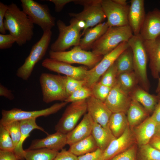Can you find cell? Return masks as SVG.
<instances>
[{"label":"cell","instance_id":"40","mask_svg":"<svg viewBox=\"0 0 160 160\" xmlns=\"http://www.w3.org/2000/svg\"><path fill=\"white\" fill-rule=\"evenodd\" d=\"M3 126L8 131L15 148L19 143L21 137L20 121H14Z\"/></svg>","mask_w":160,"mask_h":160},{"label":"cell","instance_id":"45","mask_svg":"<svg viewBox=\"0 0 160 160\" xmlns=\"http://www.w3.org/2000/svg\"><path fill=\"white\" fill-rule=\"evenodd\" d=\"M8 8V5L0 2V32L2 34H6L4 25V18Z\"/></svg>","mask_w":160,"mask_h":160},{"label":"cell","instance_id":"18","mask_svg":"<svg viewBox=\"0 0 160 160\" xmlns=\"http://www.w3.org/2000/svg\"><path fill=\"white\" fill-rule=\"evenodd\" d=\"M140 35L144 40H153L160 36V10L156 8L146 14Z\"/></svg>","mask_w":160,"mask_h":160},{"label":"cell","instance_id":"5","mask_svg":"<svg viewBox=\"0 0 160 160\" xmlns=\"http://www.w3.org/2000/svg\"><path fill=\"white\" fill-rule=\"evenodd\" d=\"M52 32H43L40 39L32 47L28 56L23 64L17 69L16 75L23 80L27 81L30 77L36 64L45 56L51 40Z\"/></svg>","mask_w":160,"mask_h":160},{"label":"cell","instance_id":"23","mask_svg":"<svg viewBox=\"0 0 160 160\" xmlns=\"http://www.w3.org/2000/svg\"><path fill=\"white\" fill-rule=\"evenodd\" d=\"M36 119H31L20 121L21 130L20 141L14 151L19 160H24L25 151L23 149V144L26 139L30 136V134L33 130L38 129L47 134L48 133L42 127L38 126L36 122Z\"/></svg>","mask_w":160,"mask_h":160},{"label":"cell","instance_id":"33","mask_svg":"<svg viewBox=\"0 0 160 160\" xmlns=\"http://www.w3.org/2000/svg\"><path fill=\"white\" fill-rule=\"evenodd\" d=\"M137 81L134 71L122 73L117 76V83L122 89L129 94L132 91Z\"/></svg>","mask_w":160,"mask_h":160},{"label":"cell","instance_id":"30","mask_svg":"<svg viewBox=\"0 0 160 160\" xmlns=\"http://www.w3.org/2000/svg\"><path fill=\"white\" fill-rule=\"evenodd\" d=\"M127 112L128 124L132 127L140 123L148 115L146 110L139 103L132 100Z\"/></svg>","mask_w":160,"mask_h":160},{"label":"cell","instance_id":"29","mask_svg":"<svg viewBox=\"0 0 160 160\" xmlns=\"http://www.w3.org/2000/svg\"><path fill=\"white\" fill-rule=\"evenodd\" d=\"M93 137H88L70 146L68 151L77 157L93 151L98 148Z\"/></svg>","mask_w":160,"mask_h":160},{"label":"cell","instance_id":"4","mask_svg":"<svg viewBox=\"0 0 160 160\" xmlns=\"http://www.w3.org/2000/svg\"><path fill=\"white\" fill-rule=\"evenodd\" d=\"M101 1L102 0H75L74 1L75 4L84 7L83 10L80 12L68 13L73 18L85 23V27L83 30L81 36L87 29L103 22L106 18L102 7Z\"/></svg>","mask_w":160,"mask_h":160},{"label":"cell","instance_id":"10","mask_svg":"<svg viewBox=\"0 0 160 160\" xmlns=\"http://www.w3.org/2000/svg\"><path fill=\"white\" fill-rule=\"evenodd\" d=\"M67 103L65 102L56 103L49 108L38 111H26L16 108L9 110H2L0 124L4 125L14 121L36 119L41 116H47L56 113Z\"/></svg>","mask_w":160,"mask_h":160},{"label":"cell","instance_id":"35","mask_svg":"<svg viewBox=\"0 0 160 160\" xmlns=\"http://www.w3.org/2000/svg\"><path fill=\"white\" fill-rule=\"evenodd\" d=\"M117 73L114 63L103 74L99 81L101 84L112 88L117 83Z\"/></svg>","mask_w":160,"mask_h":160},{"label":"cell","instance_id":"15","mask_svg":"<svg viewBox=\"0 0 160 160\" xmlns=\"http://www.w3.org/2000/svg\"><path fill=\"white\" fill-rule=\"evenodd\" d=\"M132 99L117 83L112 88L104 103L112 113H126Z\"/></svg>","mask_w":160,"mask_h":160},{"label":"cell","instance_id":"31","mask_svg":"<svg viewBox=\"0 0 160 160\" xmlns=\"http://www.w3.org/2000/svg\"><path fill=\"white\" fill-rule=\"evenodd\" d=\"M115 63L118 75L122 73L134 71L133 54L129 47L119 55Z\"/></svg>","mask_w":160,"mask_h":160},{"label":"cell","instance_id":"49","mask_svg":"<svg viewBox=\"0 0 160 160\" xmlns=\"http://www.w3.org/2000/svg\"><path fill=\"white\" fill-rule=\"evenodd\" d=\"M151 116L156 122L157 125L160 124V100L156 106Z\"/></svg>","mask_w":160,"mask_h":160},{"label":"cell","instance_id":"7","mask_svg":"<svg viewBox=\"0 0 160 160\" xmlns=\"http://www.w3.org/2000/svg\"><path fill=\"white\" fill-rule=\"evenodd\" d=\"M56 23L59 34L56 40L51 44L50 50L55 52H63L72 46H79L81 30L77 26L75 19L72 18L68 25L60 20L57 21Z\"/></svg>","mask_w":160,"mask_h":160},{"label":"cell","instance_id":"27","mask_svg":"<svg viewBox=\"0 0 160 160\" xmlns=\"http://www.w3.org/2000/svg\"><path fill=\"white\" fill-rule=\"evenodd\" d=\"M130 96L132 100L142 104L147 111L151 112L154 111L157 101L156 97L139 88L132 91Z\"/></svg>","mask_w":160,"mask_h":160},{"label":"cell","instance_id":"47","mask_svg":"<svg viewBox=\"0 0 160 160\" xmlns=\"http://www.w3.org/2000/svg\"><path fill=\"white\" fill-rule=\"evenodd\" d=\"M74 0H48L54 3L55 6V10L57 12H61L64 7L67 4L73 2Z\"/></svg>","mask_w":160,"mask_h":160},{"label":"cell","instance_id":"3","mask_svg":"<svg viewBox=\"0 0 160 160\" xmlns=\"http://www.w3.org/2000/svg\"><path fill=\"white\" fill-rule=\"evenodd\" d=\"M128 42L132 51L134 72L137 81L147 91L149 88L147 71L148 55L144 40L140 34L133 35Z\"/></svg>","mask_w":160,"mask_h":160},{"label":"cell","instance_id":"14","mask_svg":"<svg viewBox=\"0 0 160 160\" xmlns=\"http://www.w3.org/2000/svg\"><path fill=\"white\" fill-rule=\"evenodd\" d=\"M41 64L43 67L50 71L79 80H84L88 70L85 66H73L50 58L45 59Z\"/></svg>","mask_w":160,"mask_h":160},{"label":"cell","instance_id":"20","mask_svg":"<svg viewBox=\"0 0 160 160\" xmlns=\"http://www.w3.org/2000/svg\"><path fill=\"white\" fill-rule=\"evenodd\" d=\"M128 13L129 25L134 35L140 34L141 29L145 18L144 0H131Z\"/></svg>","mask_w":160,"mask_h":160},{"label":"cell","instance_id":"37","mask_svg":"<svg viewBox=\"0 0 160 160\" xmlns=\"http://www.w3.org/2000/svg\"><path fill=\"white\" fill-rule=\"evenodd\" d=\"M92 96V94L91 88L84 86L74 92L67 98L65 102L68 103L86 100Z\"/></svg>","mask_w":160,"mask_h":160},{"label":"cell","instance_id":"19","mask_svg":"<svg viewBox=\"0 0 160 160\" xmlns=\"http://www.w3.org/2000/svg\"><path fill=\"white\" fill-rule=\"evenodd\" d=\"M67 134L56 132L52 134H47L44 138L33 140L27 149L45 148L59 152L67 144Z\"/></svg>","mask_w":160,"mask_h":160},{"label":"cell","instance_id":"44","mask_svg":"<svg viewBox=\"0 0 160 160\" xmlns=\"http://www.w3.org/2000/svg\"><path fill=\"white\" fill-rule=\"evenodd\" d=\"M103 151L98 148L95 151L78 157V160H99Z\"/></svg>","mask_w":160,"mask_h":160},{"label":"cell","instance_id":"24","mask_svg":"<svg viewBox=\"0 0 160 160\" xmlns=\"http://www.w3.org/2000/svg\"><path fill=\"white\" fill-rule=\"evenodd\" d=\"M157 124L151 116L147 118L135 130V138L140 146L149 143L155 135Z\"/></svg>","mask_w":160,"mask_h":160},{"label":"cell","instance_id":"17","mask_svg":"<svg viewBox=\"0 0 160 160\" xmlns=\"http://www.w3.org/2000/svg\"><path fill=\"white\" fill-rule=\"evenodd\" d=\"M134 141L132 133L129 126L119 137L113 140L104 150L99 160H109L125 151Z\"/></svg>","mask_w":160,"mask_h":160},{"label":"cell","instance_id":"26","mask_svg":"<svg viewBox=\"0 0 160 160\" xmlns=\"http://www.w3.org/2000/svg\"><path fill=\"white\" fill-rule=\"evenodd\" d=\"M91 135L99 148L105 150L111 142L116 138L109 132L98 123L93 122Z\"/></svg>","mask_w":160,"mask_h":160},{"label":"cell","instance_id":"8","mask_svg":"<svg viewBox=\"0 0 160 160\" xmlns=\"http://www.w3.org/2000/svg\"><path fill=\"white\" fill-rule=\"evenodd\" d=\"M23 10L33 24L39 26L43 32L51 30L55 25V18L48 6L33 0H21Z\"/></svg>","mask_w":160,"mask_h":160},{"label":"cell","instance_id":"21","mask_svg":"<svg viewBox=\"0 0 160 160\" xmlns=\"http://www.w3.org/2000/svg\"><path fill=\"white\" fill-rule=\"evenodd\" d=\"M93 121L89 114L85 113L80 123L67 134V143L69 146L91 135Z\"/></svg>","mask_w":160,"mask_h":160},{"label":"cell","instance_id":"41","mask_svg":"<svg viewBox=\"0 0 160 160\" xmlns=\"http://www.w3.org/2000/svg\"><path fill=\"white\" fill-rule=\"evenodd\" d=\"M109 160H137L136 148L134 146L130 147Z\"/></svg>","mask_w":160,"mask_h":160},{"label":"cell","instance_id":"50","mask_svg":"<svg viewBox=\"0 0 160 160\" xmlns=\"http://www.w3.org/2000/svg\"><path fill=\"white\" fill-rule=\"evenodd\" d=\"M149 144L160 151V137L154 135L151 140Z\"/></svg>","mask_w":160,"mask_h":160},{"label":"cell","instance_id":"38","mask_svg":"<svg viewBox=\"0 0 160 160\" xmlns=\"http://www.w3.org/2000/svg\"><path fill=\"white\" fill-rule=\"evenodd\" d=\"M92 96L104 102L112 88L103 84L99 81L93 84L90 88Z\"/></svg>","mask_w":160,"mask_h":160},{"label":"cell","instance_id":"42","mask_svg":"<svg viewBox=\"0 0 160 160\" xmlns=\"http://www.w3.org/2000/svg\"><path fill=\"white\" fill-rule=\"evenodd\" d=\"M16 42L15 38L10 34H0V49H4L11 47Z\"/></svg>","mask_w":160,"mask_h":160},{"label":"cell","instance_id":"2","mask_svg":"<svg viewBox=\"0 0 160 160\" xmlns=\"http://www.w3.org/2000/svg\"><path fill=\"white\" fill-rule=\"evenodd\" d=\"M133 35L129 25L109 27L105 33L93 44L92 51L97 55L104 56L122 43L128 42Z\"/></svg>","mask_w":160,"mask_h":160},{"label":"cell","instance_id":"6","mask_svg":"<svg viewBox=\"0 0 160 160\" xmlns=\"http://www.w3.org/2000/svg\"><path fill=\"white\" fill-rule=\"evenodd\" d=\"M49 55V58L54 60L69 64H82L89 69L96 66L103 57L83 50L79 46H74L68 51L55 52L50 50Z\"/></svg>","mask_w":160,"mask_h":160},{"label":"cell","instance_id":"28","mask_svg":"<svg viewBox=\"0 0 160 160\" xmlns=\"http://www.w3.org/2000/svg\"><path fill=\"white\" fill-rule=\"evenodd\" d=\"M125 113H112L109 120L108 126L112 133L116 138L121 136L128 126Z\"/></svg>","mask_w":160,"mask_h":160},{"label":"cell","instance_id":"11","mask_svg":"<svg viewBox=\"0 0 160 160\" xmlns=\"http://www.w3.org/2000/svg\"><path fill=\"white\" fill-rule=\"evenodd\" d=\"M87 111L86 100L71 103L55 126L56 132L67 134L75 127L79 119Z\"/></svg>","mask_w":160,"mask_h":160},{"label":"cell","instance_id":"25","mask_svg":"<svg viewBox=\"0 0 160 160\" xmlns=\"http://www.w3.org/2000/svg\"><path fill=\"white\" fill-rule=\"evenodd\" d=\"M109 26L107 22L100 23L87 29L81 39L79 46L83 49H91L93 44L106 31Z\"/></svg>","mask_w":160,"mask_h":160},{"label":"cell","instance_id":"43","mask_svg":"<svg viewBox=\"0 0 160 160\" xmlns=\"http://www.w3.org/2000/svg\"><path fill=\"white\" fill-rule=\"evenodd\" d=\"M53 160H78V157L68 150L63 149L58 152Z\"/></svg>","mask_w":160,"mask_h":160},{"label":"cell","instance_id":"32","mask_svg":"<svg viewBox=\"0 0 160 160\" xmlns=\"http://www.w3.org/2000/svg\"><path fill=\"white\" fill-rule=\"evenodd\" d=\"M25 151V160H53L58 152L45 148Z\"/></svg>","mask_w":160,"mask_h":160},{"label":"cell","instance_id":"39","mask_svg":"<svg viewBox=\"0 0 160 160\" xmlns=\"http://www.w3.org/2000/svg\"><path fill=\"white\" fill-rule=\"evenodd\" d=\"M61 77L68 97L76 90L85 86L84 80H77L65 76H61Z\"/></svg>","mask_w":160,"mask_h":160},{"label":"cell","instance_id":"53","mask_svg":"<svg viewBox=\"0 0 160 160\" xmlns=\"http://www.w3.org/2000/svg\"><path fill=\"white\" fill-rule=\"evenodd\" d=\"M156 92H160V77H159V81L158 84Z\"/></svg>","mask_w":160,"mask_h":160},{"label":"cell","instance_id":"16","mask_svg":"<svg viewBox=\"0 0 160 160\" xmlns=\"http://www.w3.org/2000/svg\"><path fill=\"white\" fill-rule=\"evenodd\" d=\"M86 102L87 113L89 114L93 121L111 132L109 127L108 123L112 113L104 102L93 96L87 98Z\"/></svg>","mask_w":160,"mask_h":160},{"label":"cell","instance_id":"48","mask_svg":"<svg viewBox=\"0 0 160 160\" xmlns=\"http://www.w3.org/2000/svg\"><path fill=\"white\" fill-rule=\"evenodd\" d=\"M0 96L12 100L14 98V96L12 91L8 89L1 84H0Z\"/></svg>","mask_w":160,"mask_h":160},{"label":"cell","instance_id":"9","mask_svg":"<svg viewBox=\"0 0 160 160\" xmlns=\"http://www.w3.org/2000/svg\"><path fill=\"white\" fill-rule=\"evenodd\" d=\"M39 80L44 103H48L55 101L65 102L68 97L61 75L42 73Z\"/></svg>","mask_w":160,"mask_h":160},{"label":"cell","instance_id":"34","mask_svg":"<svg viewBox=\"0 0 160 160\" xmlns=\"http://www.w3.org/2000/svg\"><path fill=\"white\" fill-rule=\"evenodd\" d=\"M139 160H160V151L149 143L140 146Z\"/></svg>","mask_w":160,"mask_h":160},{"label":"cell","instance_id":"36","mask_svg":"<svg viewBox=\"0 0 160 160\" xmlns=\"http://www.w3.org/2000/svg\"><path fill=\"white\" fill-rule=\"evenodd\" d=\"M15 148L8 131L0 124V150L14 151Z\"/></svg>","mask_w":160,"mask_h":160},{"label":"cell","instance_id":"13","mask_svg":"<svg viewBox=\"0 0 160 160\" xmlns=\"http://www.w3.org/2000/svg\"><path fill=\"white\" fill-rule=\"evenodd\" d=\"M101 4L109 27L129 25V5H121L114 0H102Z\"/></svg>","mask_w":160,"mask_h":160},{"label":"cell","instance_id":"46","mask_svg":"<svg viewBox=\"0 0 160 160\" xmlns=\"http://www.w3.org/2000/svg\"><path fill=\"white\" fill-rule=\"evenodd\" d=\"M0 160H19L14 151L0 150Z\"/></svg>","mask_w":160,"mask_h":160},{"label":"cell","instance_id":"52","mask_svg":"<svg viewBox=\"0 0 160 160\" xmlns=\"http://www.w3.org/2000/svg\"><path fill=\"white\" fill-rule=\"evenodd\" d=\"M155 135L160 137V124L157 125Z\"/></svg>","mask_w":160,"mask_h":160},{"label":"cell","instance_id":"51","mask_svg":"<svg viewBox=\"0 0 160 160\" xmlns=\"http://www.w3.org/2000/svg\"><path fill=\"white\" fill-rule=\"evenodd\" d=\"M115 2L122 5H126L128 4L126 0H114Z\"/></svg>","mask_w":160,"mask_h":160},{"label":"cell","instance_id":"1","mask_svg":"<svg viewBox=\"0 0 160 160\" xmlns=\"http://www.w3.org/2000/svg\"><path fill=\"white\" fill-rule=\"evenodd\" d=\"M4 21L6 31L14 37L20 46L25 44L32 39L33 35L34 24L27 15L15 3L8 5Z\"/></svg>","mask_w":160,"mask_h":160},{"label":"cell","instance_id":"12","mask_svg":"<svg viewBox=\"0 0 160 160\" xmlns=\"http://www.w3.org/2000/svg\"><path fill=\"white\" fill-rule=\"evenodd\" d=\"M129 47L128 42H122L113 51L104 55L96 66L87 70L84 80L85 86L91 88L93 84L98 82L100 77L115 62L119 55Z\"/></svg>","mask_w":160,"mask_h":160},{"label":"cell","instance_id":"22","mask_svg":"<svg viewBox=\"0 0 160 160\" xmlns=\"http://www.w3.org/2000/svg\"><path fill=\"white\" fill-rule=\"evenodd\" d=\"M144 44L149 57L152 75L155 78H159L160 73V36L153 40H144Z\"/></svg>","mask_w":160,"mask_h":160}]
</instances>
